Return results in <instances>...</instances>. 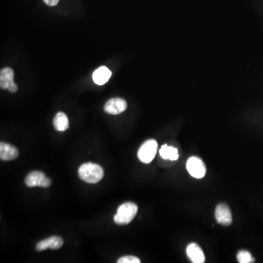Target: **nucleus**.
Instances as JSON below:
<instances>
[{
    "mask_svg": "<svg viewBox=\"0 0 263 263\" xmlns=\"http://www.w3.org/2000/svg\"><path fill=\"white\" fill-rule=\"evenodd\" d=\"M157 148V142L153 139H150L144 142L137 151L139 159L143 163H151L156 156Z\"/></svg>",
    "mask_w": 263,
    "mask_h": 263,
    "instance_id": "3",
    "label": "nucleus"
},
{
    "mask_svg": "<svg viewBox=\"0 0 263 263\" xmlns=\"http://www.w3.org/2000/svg\"><path fill=\"white\" fill-rule=\"evenodd\" d=\"M7 90H8L10 92H12V93H15V92H16L17 90H18V87H17V85L15 84V82H13L10 84V87H9Z\"/></svg>",
    "mask_w": 263,
    "mask_h": 263,
    "instance_id": "18",
    "label": "nucleus"
},
{
    "mask_svg": "<svg viewBox=\"0 0 263 263\" xmlns=\"http://www.w3.org/2000/svg\"><path fill=\"white\" fill-rule=\"evenodd\" d=\"M18 156V151L15 146L6 142L0 143V159L3 161H11Z\"/></svg>",
    "mask_w": 263,
    "mask_h": 263,
    "instance_id": "10",
    "label": "nucleus"
},
{
    "mask_svg": "<svg viewBox=\"0 0 263 263\" xmlns=\"http://www.w3.org/2000/svg\"><path fill=\"white\" fill-rule=\"evenodd\" d=\"M186 255L192 263H205L204 253L201 248L195 243L189 244L186 248Z\"/></svg>",
    "mask_w": 263,
    "mask_h": 263,
    "instance_id": "9",
    "label": "nucleus"
},
{
    "mask_svg": "<svg viewBox=\"0 0 263 263\" xmlns=\"http://www.w3.org/2000/svg\"><path fill=\"white\" fill-rule=\"evenodd\" d=\"M237 259L240 263H251L255 262V260L252 258L250 252L242 250L238 253Z\"/></svg>",
    "mask_w": 263,
    "mask_h": 263,
    "instance_id": "15",
    "label": "nucleus"
},
{
    "mask_svg": "<svg viewBox=\"0 0 263 263\" xmlns=\"http://www.w3.org/2000/svg\"><path fill=\"white\" fill-rule=\"evenodd\" d=\"M80 178L89 184H97L103 179L104 170L98 164L87 162L82 164L78 169Z\"/></svg>",
    "mask_w": 263,
    "mask_h": 263,
    "instance_id": "1",
    "label": "nucleus"
},
{
    "mask_svg": "<svg viewBox=\"0 0 263 263\" xmlns=\"http://www.w3.org/2000/svg\"><path fill=\"white\" fill-rule=\"evenodd\" d=\"M25 184L29 187L40 186V187L47 188L51 186V181L42 172L33 171L25 178Z\"/></svg>",
    "mask_w": 263,
    "mask_h": 263,
    "instance_id": "5",
    "label": "nucleus"
},
{
    "mask_svg": "<svg viewBox=\"0 0 263 263\" xmlns=\"http://www.w3.org/2000/svg\"><path fill=\"white\" fill-rule=\"evenodd\" d=\"M64 241L62 238L59 236H51L37 243L36 245V250L37 252H42L44 250L51 249V250H59L63 246Z\"/></svg>",
    "mask_w": 263,
    "mask_h": 263,
    "instance_id": "7",
    "label": "nucleus"
},
{
    "mask_svg": "<svg viewBox=\"0 0 263 263\" xmlns=\"http://www.w3.org/2000/svg\"><path fill=\"white\" fill-rule=\"evenodd\" d=\"M118 263H140L139 258L134 256H125L120 258L117 261Z\"/></svg>",
    "mask_w": 263,
    "mask_h": 263,
    "instance_id": "16",
    "label": "nucleus"
},
{
    "mask_svg": "<svg viewBox=\"0 0 263 263\" xmlns=\"http://www.w3.org/2000/svg\"><path fill=\"white\" fill-rule=\"evenodd\" d=\"M14 72L10 67H4L0 71V87L1 89H8L13 83Z\"/></svg>",
    "mask_w": 263,
    "mask_h": 263,
    "instance_id": "12",
    "label": "nucleus"
},
{
    "mask_svg": "<svg viewBox=\"0 0 263 263\" xmlns=\"http://www.w3.org/2000/svg\"><path fill=\"white\" fill-rule=\"evenodd\" d=\"M111 75L112 73L108 67L102 66L94 72L92 78L94 82L98 85H104L109 81Z\"/></svg>",
    "mask_w": 263,
    "mask_h": 263,
    "instance_id": "11",
    "label": "nucleus"
},
{
    "mask_svg": "<svg viewBox=\"0 0 263 263\" xmlns=\"http://www.w3.org/2000/svg\"><path fill=\"white\" fill-rule=\"evenodd\" d=\"M215 217L217 222L224 226H229L233 222L231 211L227 205L219 204L216 208Z\"/></svg>",
    "mask_w": 263,
    "mask_h": 263,
    "instance_id": "8",
    "label": "nucleus"
},
{
    "mask_svg": "<svg viewBox=\"0 0 263 263\" xmlns=\"http://www.w3.org/2000/svg\"><path fill=\"white\" fill-rule=\"evenodd\" d=\"M44 2L48 6H56L59 2V0H43Z\"/></svg>",
    "mask_w": 263,
    "mask_h": 263,
    "instance_id": "17",
    "label": "nucleus"
},
{
    "mask_svg": "<svg viewBox=\"0 0 263 263\" xmlns=\"http://www.w3.org/2000/svg\"><path fill=\"white\" fill-rule=\"evenodd\" d=\"M128 103L124 99L120 98H112L106 103L104 111L111 115H118L126 111Z\"/></svg>",
    "mask_w": 263,
    "mask_h": 263,
    "instance_id": "6",
    "label": "nucleus"
},
{
    "mask_svg": "<svg viewBox=\"0 0 263 263\" xmlns=\"http://www.w3.org/2000/svg\"><path fill=\"white\" fill-rule=\"evenodd\" d=\"M55 130L59 132H65L69 128V120L63 112H59L54 119Z\"/></svg>",
    "mask_w": 263,
    "mask_h": 263,
    "instance_id": "13",
    "label": "nucleus"
},
{
    "mask_svg": "<svg viewBox=\"0 0 263 263\" xmlns=\"http://www.w3.org/2000/svg\"><path fill=\"white\" fill-rule=\"evenodd\" d=\"M186 169L189 174L195 178H202L206 175V165L203 161L197 156H192L188 159Z\"/></svg>",
    "mask_w": 263,
    "mask_h": 263,
    "instance_id": "4",
    "label": "nucleus"
},
{
    "mask_svg": "<svg viewBox=\"0 0 263 263\" xmlns=\"http://www.w3.org/2000/svg\"><path fill=\"white\" fill-rule=\"evenodd\" d=\"M138 208L134 203L131 202L123 203L119 207L117 214L114 216V222L119 225H128L135 217Z\"/></svg>",
    "mask_w": 263,
    "mask_h": 263,
    "instance_id": "2",
    "label": "nucleus"
},
{
    "mask_svg": "<svg viewBox=\"0 0 263 263\" xmlns=\"http://www.w3.org/2000/svg\"><path fill=\"white\" fill-rule=\"evenodd\" d=\"M159 154L162 159H170L171 161L177 160L179 157L178 149L167 145H163L159 149Z\"/></svg>",
    "mask_w": 263,
    "mask_h": 263,
    "instance_id": "14",
    "label": "nucleus"
}]
</instances>
